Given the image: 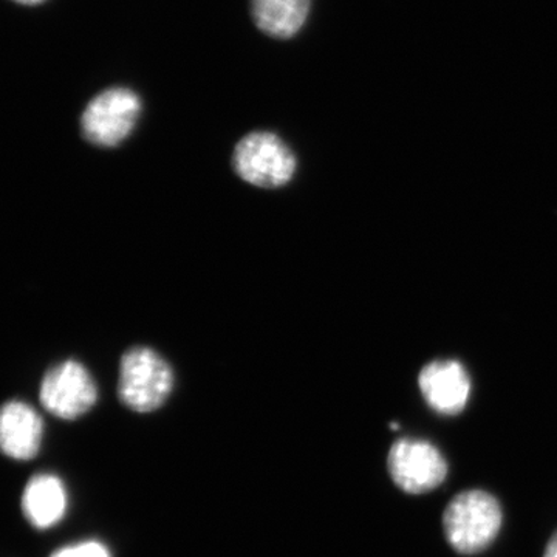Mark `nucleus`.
Instances as JSON below:
<instances>
[{"instance_id": "7ed1b4c3", "label": "nucleus", "mask_w": 557, "mask_h": 557, "mask_svg": "<svg viewBox=\"0 0 557 557\" xmlns=\"http://www.w3.org/2000/svg\"><path fill=\"white\" fill-rule=\"evenodd\" d=\"M237 177L256 188L276 189L288 185L298 171V159L278 135L258 131L245 135L233 153Z\"/></svg>"}, {"instance_id": "20e7f679", "label": "nucleus", "mask_w": 557, "mask_h": 557, "mask_svg": "<svg viewBox=\"0 0 557 557\" xmlns=\"http://www.w3.org/2000/svg\"><path fill=\"white\" fill-rule=\"evenodd\" d=\"M141 115V98L127 87L101 91L84 109L81 132L90 145L116 148L131 137Z\"/></svg>"}, {"instance_id": "6e6552de", "label": "nucleus", "mask_w": 557, "mask_h": 557, "mask_svg": "<svg viewBox=\"0 0 557 557\" xmlns=\"http://www.w3.org/2000/svg\"><path fill=\"white\" fill-rule=\"evenodd\" d=\"M44 437L42 418L24 401L7 403L0 417L3 453L16 460H30L39 453Z\"/></svg>"}, {"instance_id": "9d476101", "label": "nucleus", "mask_w": 557, "mask_h": 557, "mask_svg": "<svg viewBox=\"0 0 557 557\" xmlns=\"http://www.w3.org/2000/svg\"><path fill=\"white\" fill-rule=\"evenodd\" d=\"M311 0H251L256 25L273 38L288 39L306 25Z\"/></svg>"}, {"instance_id": "f8f14e48", "label": "nucleus", "mask_w": 557, "mask_h": 557, "mask_svg": "<svg viewBox=\"0 0 557 557\" xmlns=\"http://www.w3.org/2000/svg\"><path fill=\"white\" fill-rule=\"evenodd\" d=\"M544 557H557V531L553 534V537L549 539Z\"/></svg>"}, {"instance_id": "39448f33", "label": "nucleus", "mask_w": 557, "mask_h": 557, "mask_svg": "<svg viewBox=\"0 0 557 557\" xmlns=\"http://www.w3.org/2000/svg\"><path fill=\"white\" fill-rule=\"evenodd\" d=\"M39 399L51 416L76 420L97 405L98 387L83 362L65 359L47 370L40 383Z\"/></svg>"}, {"instance_id": "0eeeda50", "label": "nucleus", "mask_w": 557, "mask_h": 557, "mask_svg": "<svg viewBox=\"0 0 557 557\" xmlns=\"http://www.w3.org/2000/svg\"><path fill=\"white\" fill-rule=\"evenodd\" d=\"M418 384L431 409L442 416H457L467 408L471 379L458 361L443 359L431 362L421 370Z\"/></svg>"}, {"instance_id": "1a4fd4ad", "label": "nucleus", "mask_w": 557, "mask_h": 557, "mask_svg": "<svg viewBox=\"0 0 557 557\" xmlns=\"http://www.w3.org/2000/svg\"><path fill=\"white\" fill-rule=\"evenodd\" d=\"M22 508L33 527L47 530L57 525L67 511L64 483L57 475H36L25 487Z\"/></svg>"}, {"instance_id": "f03ea898", "label": "nucleus", "mask_w": 557, "mask_h": 557, "mask_svg": "<svg viewBox=\"0 0 557 557\" xmlns=\"http://www.w3.org/2000/svg\"><path fill=\"white\" fill-rule=\"evenodd\" d=\"M174 370L153 348L132 347L121 357L119 397L138 413L160 409L174 391Z\"/></svg>"}, {"instance_id": "f257e3e1", "label": "nucleus", "mask_w": 557, "mask_h": 557, "mask_svg": "<svg viewBox=\"0 0 557 557\" xmlns=\"http://www.w3.org/2000/svg\"><path fill=\"white\" fill-rule=\"evenodd\" d=\"M500 504L485 491L457 494L443 512V528L450 547L465 556L482 553L496 541L502 528Z\"/></svg>"}, {"instance_id": "ddd939ff", "label": "nucleus", "mask_w": 557, "mask_h": 557, "mask_svg": "<svg viewBox=\"0 0 557 557\" xmlns=\"http://www.w3.org/2000/svg\"><path fill=\"white\" fill-rule=\"evenodd\" d=\"M14 2L22 3V5H38L44 0H14Z\"/></svg>"}, {"instance_id": "423d86ee", "label": "nucleus", "mask_w": 557, "mask_h": 557, "mask_svg": "<svg viewBox=\"0 0 557 557\" xmlns=\"http://www.w3.org/2000/svg\"><path fill=\"white\" fill-rule=\"evenodd\" d=\"M387 469L395 485L408 494H426L448 475V463L437 446L416 438L397 440L392 445Z\"/></svg>"}, {"instance_id": "9b49d317", "label": "nucleus", "mask_w": 557, "mask_h": 557, "mask_svg": "<svg viewBox=\"0 0 557 557\" xmlns=\"http://www.w3.org/2000/svg\"><path fill=\"white\" fill-rule=\"evenodd\" d=\"M51 557H110V553L100 542L89 541L61 548Z\"/></svg>"}]
</instances>
